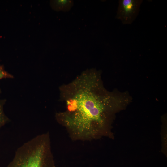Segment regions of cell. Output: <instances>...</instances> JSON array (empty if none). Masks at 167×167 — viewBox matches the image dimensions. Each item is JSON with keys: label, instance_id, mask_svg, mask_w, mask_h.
Wrapping results in <instances>:
<instances>
[{"label": "cell", "instance_id": "obj_1", "mask_svg": "<svg viewBox=\"0 0 167 167\" xmlns=\"http://www.w3.org/2000/svg\"><path fill=\"white\" fill-rule=\"evenodd\" d=\"M59 89L66 109L56 113V118L75 140H91L104 134L115 112L131 101L128 93L107 90L95 68L83 71Z\"/></svg>", "mask_w": 167, "mask_h": 167}, {"label": "cell", "instance_id": "obj_2", "mask_svg": "<svg viewBox=\"0 0 167 167\" xmlns=\"http://www.w3.org/2000/svg\"><path fill=\"white\" fill-rule=\"evenodd\" d=\"M7 167H56L49 134L39 135L20 147Z\"/></svg>", "mask_w": 167, "mask_h": 167}, {"label": "cell", "instance_id": "obj_3", "mask_svg": "<svg viewBox=\"0 0 167 167\" xmlns=\"http://www.w3.org/2000/svg\"><path fill=\"white\" fill-rule=\"evenodd\" d=\"M141 0H120L116 16L124 24L132 23L139 13Z\"/></svg>", "mask_w": 167, "mask_h": 167}, {"label": "cell", "instance_id": "obj_4", "mask_svg": "<svg viewBox=\"0 0 167 167\" xmlns=\"http://www.w3.org/2000/svg\"><path fill=\"white\" fill-rule=\"evenodd\" d=\"M54 2L57 9L64 11H69L73 5V2L71 0H56Z\"/></svg>", "mask_w": 167, "mask_h": 167}, {"label": "cell", "instance_id": "obj_5", "mask_svg": "<svg viewBox=\"0 0 167 167\" xmlns=\"http://www.w3.org/2000/svg\"><path fill=\"white\" fill-rule=\"evenodd\" d=\"M6 100H0V130L6 123L9 121V119L5 115L3 107Z\"/></svg>", "mask_w": 167, "mask_h": 167}, {"label": "cell", "instance_id": "obj_6", "mask_svg": "<svg viewBox=\"0 0 167 167\" xmlns=\"http://www.w3.org/2000/svg\"><path fill=\"white\" fill-rule=\"evenodd\" d=\"M13 78V75L6 71L3 66H0V79Z\"/></svg>", "mask_w": 167, "mask_h": 167}, {"label": "cell", "instance_id": "obj_7", "mask_svg": "<svg viewBox=\"0 0 167 167\" xmlns=\"http://www.w3.org/2000/svg\"><path fill=\"white\" fill-rule=\"evenodd\" d=\"M1 93V90L0 89V95Z\"/></svg>", "mask_w": 167, "mask_h": 167}]
</instances>
